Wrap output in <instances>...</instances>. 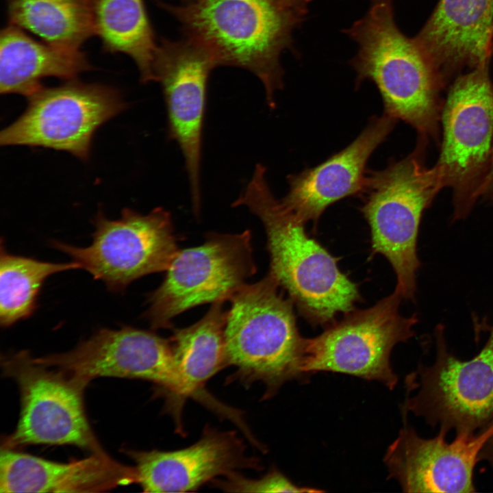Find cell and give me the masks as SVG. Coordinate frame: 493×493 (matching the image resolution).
Listing matches in <instances>:
<instances>
[{
	"instance_id": "ffe728a7",
	"label": "cell",
	"mask_w": 493,
	"mask_h": 493,
	"mask_svg": "<svg viewBox=\"0 0 493 493\" xmlns=\"http://www.w3.org/2000/svg\"><path fill=\"white\" fill-rule=\"evenodd\" d=\"M92 69L81 50L60 48L36 40L9 24L0 35V92L27 97L42 87V80L76 79Z\"/></svg>"
},
{
	"instance_id": "9a60e30c",
	"label": "cell",
	"mask_w": 493,
	"mask_h": 493,
	"mask_svg": "<svg viewBox=\"0 0 493 493\" xmlns=\"http://www.w3.org/2000/svg\"><path fill=\"white\" fill-rule=\"evenodd\" d=\"M492 434L493 421L478 433L457 434L451 442L441 431L435 437L424 438L405 426L384 457L388 477L406 492H475L474 468Z\"/></svg>"
},
{
	"instance_id": "4fadbf2b",
	"label": "cell",
	"mask_w": 493,
	"mask_h": 493,
	"mask_svg": "<svg viewBox=\"0 0 493 493\" xmlns=\"http://www.w3.org/2000/svg\"><path fill=\"white\" fill-rule=\"evenodd\" d=\"M36 362L55 368L84 385L102 377L139 379L155 383L166 392L175 418H181L185 401L170 340L155 333L124 327L101 329L71 351L34 357Z\"/></svg>"
},
{
	"instance_id": "7c38bea8",
	"label": "cell",
	"mask_w": 493,
	"mask_h": 493,
	"mask_svg": "<svg viewBox=\"0 0 493 493\" xmlns=\"http://www.w3.org/2000/svg\"><path fill=\"white\" fill-rule=\"evenodd\" d=\"M256 272L249 230L212 234L201 246L178 251L145 312L154 329L168 328L174 317L194 307L229 300Z\"/></svg>"
},
{
	"instance_id": "5bb4252c",
	"label": "cell",
	"mask_w": 493,
	"mask_h": 493,
	"mask_svg": "<svg viewBox=\"0 0 493 493\" xmlns=\"http://www.w3.org/2000/svg\"><path fill=\"white\" fill-rule=\"evenodd\" d=\"M218 62L205 46L186 38L162 39L155 53L153 71L160 83L168 116V135L183 154L192 210L201 205L200 170L206 89Z\"/></svg>"
},
{
	"instance_id": "30bf717a",
	"label": "cell",
	"mask_w": 493,
	"mask_h": 493,
	"mask_svg": "<svg viewBox=\"0 0 493 493\" xmlns=\"http://www.w3.org/2000/svg\"><path fill=\"white\" fill-rule=\"evenodd\" d=\"M3 373L18 384L21 414L15 431L1 448L27 444L74 445L91 453L105 451L87 420L86 385L35 362L27 351L2 357Z\"/></svg>"
},
{
	"instance_id": "5b68a950",
	"label": "cell",
	"mask_w": 493,
	"mask_h": 493,
	"mask_svg": "<svg viewBox=\"0 0 493 493\" xmlns=\"http://www.w3.org/2000/svg\"><path fill=\"white\" fill-rule=\"evenodd\" d=\"M427 140L420 138L414 151L384 169L366 174L362 213L371 234L373 253L383 255L396 276L395 290L414 300L419 226L424 211L444 188L438 169L424 163Z\"/></svg>"
},
{
	"instance_id": "7402d4cb",
	"label": "cell",
	"mask_w": 493,
	"mask_h": 493,
	"mask_svg": "<svg viewBox=\"0 0 493 493\" xmlns=\"http://www.w3.org/2000/svg\"><path fill=\"white\" fill-rule=\"evenodd\" d=\"M95 35L104 51L133 60L140 81H155L153 65L157 47L144 0H91Z\"/></svg>"
},
{
	"instance_id": "f1b7e54d",
	"label": "cell",
	"mask_w": 493,
	"mask_h": 493,
	"mask_svg": "<svg viewBox=\"0 0 493 493\" xmlns=\"http://www.w3.org/2000/svg\"><path fill=\"white\" fill-rule=\"evenodd\" d=\"M182 1H183L184 2H185V3H189V2L194 1H195V0H182Z\"/></svg>"
},
{
	"instance_id": "4316f807",
	"label": "cell",
	"mask_w": 493,
	"mask_h": 493,
	"mask_svg": "<svg viewBox=\"0 0 493 493\" xmlns=\"http://www.w3.org/2000/svg\"><path fill=\"white\" fill-rule=\"evenodd\" d=\"M479 461H485L493 470V434L482 447L479 455Z\"/></svg>"
},
{
	"instance_id": "e0dca14e",
	"label": "cell",
	"mask_w": 493,
	"mask_h": 493,
	"mask_svg": "<svg viewBox=\"0 0 493 493\" xmlns=\"http://www.w3.org/2000/svg\"><path fill=\"white\" fill-rule=\"evenodd\" d=\"M395 119L383 114L372 118L347 147L316 166L289 175L283 204L305 223L317 222L333 203L361 193L367 162L395 126Z\"/></svg>"
},
{
	"instance_id": "ac0fdd59",
	"label": "cell",
	"mask_w": 493,
	"mask_h": 493,
	"mask_svg": "<svg viewBox=\"0 0 493 493\" xmlns=\"http://www.w3.org/2000/svg\"><path fill=\"white\" fill-rule=\"evenodd\" d=\"M493 36V0H440L414 38L442 80L464 66L486 65Z\"/></svg>"
},
{
	"instance_id": "8992f818",
	"label": "cell",
	"mask_w": 493,
	"mask_h": 493,
	"mask_svg": "<svg viewBox=\"0 0 493 493\" xmlns=\"http://www.w3.org/2000/svg\"><path fill=\"white\" fill-rule=\"evenodd\" d=\"M435 358L407 375L404 413L422 417L445 434H472L493 421V324L478 354L462 360L448 349L444 327L435 328Z\"/></svg>"
},
{
	"instance_id": "cb8c5ba5",
	"label": "cell",
	"mask_w": 493,
	"mask_h": 493,
	"mask_svg": "<svg viewBox=\"0 0 493 493\" xmlns=\"http://www.w3.org/2000/svg\"><path fill=\"white\" fill-rule=\"evenodd\" d=\"M81 266L67 263L43 262L10 254L1 241L0 251V323L8 327L28 318L36 307L44 281L51 275Z\"/></svg>"
},
{
	"instance_id": "52a82bcc",
	"label": "cell",
	"mask_w": 493,
	"mask_h": 493,
	"mask_svg": "<svg viewBox=\"0 0 493 493\" xmlns=\"http://www.w3.org/2000/svg\"><path fill=\"white\" fill-rule=\"evenodd\" d=\"M443 138L435 164L453 190V220L466 218L482 197L493 150V85L488 66L460 75L442 106Z\"/></svg>"
},
{
	"instance_id": "ba28073f",
	"label": "cell",
	"mask_w": 493,
	"mask_h": 493,
	"mask_svg": "<svg viewBox=\"0 0 493 493\" xmlns=\"http://www.w3.org/2000/svg\"><path fill=\"white\" fill-rule=\"evenodd\" d=\"M402 299L394 291L372 307L344 314L318 336L303 338L301 371L305 375L319 371L349 374L394 389L398 377L390 365L391 352L415 336L418 322L416 314L400 313Z\"/></svg>"
},
{
	"instance_id": "8fae6325",
	"label": "cell",
	"mask_w": 493,
	"mask_h": 493,
	"mask_svg": "<svg viewBox=\"0 0 493 493\" xmlns=\"http://www.w3.org/2000/svg\"><path fill=\"white\" fill-rule=\"evenodd\" d=\"M27 99L24 112L1 131V144L64 151L83 160L97 129L126 108L116 88L77 79L42 86Z\"/></svg>"
},
{
	"instance_id": "484cf974",
	"label": "cell",
	"mask_w": 493,
	"mask_h": 493,
	"mask_svg": "<svg viewBox=\"0 0 493 493\" xmlns=\"http://www.w3.org/2000/svg\"><path fill=\"white\" fill-rule=\"evenodd\" d=\"M281 4L287 10L296 15L305 18L309 3L312 0H279Z\"/></svg>"
},
{
	"instance_id": "6da1fadb",
	"label": "cell",
	"mask_w": 493,
	"mask_h": 493,
	"mask_svg": "<svg viewBox=\"0 0 493 493\" xmlns=\"http://www.w3.org/2000/svg\"><path fill=\"white\" fill-rule=\"evenodd\" d=\"M266 168L258 164L233 206L246 207L262 221L270 255L268 274L312 325H329L355 309L357 286L333 257L307 235L305 223L273 195Z\"/></svg>"
},
{
	"instance_id": "d6986e66",
	"label": "cell",
	"mask_w": 493,
	"mask_h": 493,
	"mask_svg": "<svg viewBox=\"0 0 493 493\" xmlns=\"http://www.w3.org/2000/svg\"><path fill=\"white\" fill-rule=\"evenodd\" d=\"M136 481L134 467L118 463L105 452L59 463L13 449L1 450L2 493L102 492Z\"/></svg>"
},
{
	"instance_id": "3957f363",
	"label": "cell",
	"mask_w": 493,
	"mask_h": 493,
	"mask_svg": "<svg viewBox=\"0 0 493 493\" xmlns=\"http://www.w3.org/2000/svg\"><path fill=\"white\" fill-rule=\"evenodd\" d=\"M181 23L186 38L205 46L218 66L246 69L263 84L275 108L283 87L281 53L292 49V31L305 19L279 0H195L181 5L157 1Z\"/></svg>"
},
{
	"instance_id": "603a6c76",
	"label": "cell",
	"mask_w": 493,
	"mask_h": 493,
	"mask_svg": "<svg viewBox=\"0 0 493 493\" xmlns=\"http://www.w3.org/2000/svg\"><path fill=\"white\" fill-rule=\"evenodd\" d=\"M9 24L60 48L79 50L95 35L91 0H5Z\"/></svg>"
},
{
	"instance_id": "9c48e42d",
	"label": "cell",
	"mask_w": 493,
	"mask_h": 493,
	"mask_svg": "<svg viewBox=\"0 0 493 493\" xmlns=\"http://www.w3.org/2000/svg\"><path fill=\"white\" fill-rule=\"evenodd\" d=\"M93 223L89 246L51 244L110 290L122 291L144 275L166 271L179 251L170 214L161 207L147 214L125 208L116 220L99 211Z\"/></svg>"
},
{
	"instance_id": "83f0119b",
	"label": "cell",
	"mask_w": 493,
	"mask_h": 493,
	"mask_svg": "<svg viewBox=\"0 0 493 493\" xmlns=\"http://www.w3.org/2000/svg\"><path fill=\"white\" fill-rule=\"evenodd\" d=\"M482 197L493 205V150L490 173Z\"/></svg>"
},
{
	"instance_id": "7a4b0ae2",
	"label": "cell",
	"mask_w": 493,
	"mask_h": 493,
	"mask_svg": "<svg viewBox=\"0 0 493 493\" xmlns=\"http://www.w3.org/2000/svg\"><path fill=\"white\" fill-rule=\"evenodd\" d=\"M394 0H372L366 14L343 31L358 45L350 61L357 85L374 83L383 114L413 127L419 137L437 138L442 105L443 80L414 38L397 27Z\"/></svg>"
},
{
	"instance_id": "2e32d148",
	"label": "cell",
	"mask_w": 493,
	"mask_h": 493,
	"mask_svg": "<svg viewBox=\"0 0 493 493\" xmlns=\"http://www.w3.org/2000/svg\"><path fill=\"white\" fill-rule=\"evenodd\" d=\"M127 453L136 464V483L144 492H193L216 477L260 467L257 459L246 456L234 431L210 427L196 443L184 448Z\"/></svg>"
},
{
	"instance_id": "277c9868",
	"label": "cell",
	"mask_w": 493,
	"mask_h": 493,
	"mask_svg": "<svg viewBox=\"0 0 493 493\" xmlns=\"http://www.w3.org/2000/svg\"><path fill=\"white\" fill-rule=\"evenodd\" d=\"M269 274L244 284L229 299L224 330L228 365L236 368L229 381L246 386L266 385L264 399L273 396L286 381L301 379L303 338L296 326L294 303L279 290Z\"/></svg>"
},
{
	"instance_id": "44dd1931",
	"label": "cell",
	"mask_w": 493,
	"mask_h": 493,
	"mask_svg": "<svg viewBox=\"0 0 493 493\" xmlns=\"http://www.w3.org/2000/svg\"><path fill=\"white\" fill-rule=\"evenodd\" d=\"M218 301L192 325L174 330L170 338L177 370L183 384L184 397L193 398L228 417L231 408L225 406L203 388L208 379L228 366L224 330L227 312Z\"/></svg>"
},
{
	"instance_id": "d4e9b609",
	"label": "cell",
	"mask_w": 493,
	"mask_h": 493,
	"mask_svg": "<svg viewBox=\"0 0 493 493\" xmlns=\"http://www.w3.org/2000/svg\"><path fill=\"white\" fill-rule=\"evenodd\" d=\"M215 486L226 492H320L323 490L301 487L293 483L277 470L273 469L262 478L250 479L237 472L216 480Z\"/></svg>"
}]
</instances>
